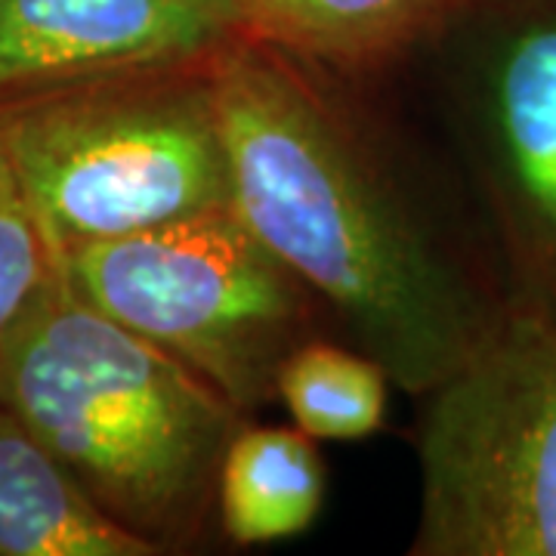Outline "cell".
I'll return each mask as SVG.
<instances>
[{
	"mask_svg": "<svg viewBox=\"0 0 556 556\" xmlns=\"http://www.w3.org/2000/svg\"><path fill=\"white\" fill-rule=\"evenodd\" d=\"M415 556H556V300L514 294L427 393Z\"/></svg>",
	"mask_w": 556,
	"mask_h": 556,
	"instance_id": "277c9868",
	"label": "cell"
},
{
	"mask_svg": "<svg viewBox=\"0 0 556 556\" xmlns=\"http://www.w3.org/2000/svg\"><path fill=\"white\" fill-rule=\"evenodd\" d=\"M60 278V248L43 229L0 134V358Z\"/></svg>",
	"mask_w": 556,
	"mask_h": 556,
	"instance_id": "7c38bea8",
	"label": "cell"
},
{
	"mask_svg": "<svg viewBox=\"0 0 556 556\" xmlns=\"http://www.w3.org/2000/svg\"><path fill=\"white\" fill-rule=\"evenodd\" d=\"M65 281L139 338L211 380L241 415L276 399L306 340L309 291L236 207L62 254Z\"/></svg>",
	"mask_w": 556,
	"mask_h": 556,
	"instance_id": "5b68a950",
	"label": "cell"
},
{
	"mask_svg": "<svg viewBox=\"0 0 556 556\" xmlns=\"http://www.w3.org/2000/svg\"><path fill=\"white\" fill-rule=\"evenodd\" d=\"M387 368L368 353L303 340L278 371L276 396L300 433L316 442H356L383 427Z\"/></svg>",
	"mask_w": 556,
	"mask_h": 556,
	"instance_id": "8fae6325",
	"label": "cell"
},
{
	"mask_svg": "<svg viewBox=\"0 0 556 556\" xmlns=\"http://www.w3.org/2000/svg\"><path fill=\"white\" fill-rule=\"evenodd\" d=\"M313 442L300 430L241 424L217 479L219 522L236 544H276L316 522L325 467Z\"/></svg>",
	"mask_w": 556,
	"mask_h": 556,
	"instance_id": "30bf717a",
	"label": "cell"
},
{
	"mask_svg": "<svg viewBox=\"0 0 556 556\" xmlns=\"http://www.w3.org/2000/svg\"><path fill=\"white\" fill-rule=\"evenodd\" d=\"M482 159L510 251L517 294L556 300V7L510 13L485 40L473 78Z\"/></svg>",
	"mask_w": 556,
	"mask_h": 556,
	"instance_id": "52a82bcc",
	"label": "cell"
},
{
	"mask_svg": "<svg viewBox=\"0 0 556 556\" xmlns=\"http://www.w3.org/2000/svg\"><path fill=\"white\" fill-rule=\"evenodd\" d=\"M479 0H239L244 35L303 62L371 65Z\"/></svg>",
	"mask_w": 556,
	"mask_h": 556,
	"instance_id": "9c48e42d",
	"label": "cell"
},
{
	"mask_svg": "<svg viewBox=\"0 0 556 556\" xmlns=\"http://www.w3.org/2000/svg\"><path fill=\"white\" fill-rule=\"evenodd\" d=\"M0 405L155 554L195 541L244 417L174 353L90 306L65 273L0 358Z\"/></svg>",
	"mask_w": 556,
	"mask_h": 556,
	"instance_id": "7a4b0ae2",
	"label": "cell"
},
{
	"mask_svg": "<svg viewBox=\"0 0 556 556\" xmlns=\"http://www.w3.org/2000/svg\"><path fill=\"white\" fill-rule=\"evenodd\" d=\"M0 556H155L84 495L20 417L0 405Z\"/></svg>",
	"mask_w": 556,
	"mask_h": 556,
	"instance_id": "ba28073f",
	"label": "cell"
},
{
	"mask_svg": "<svg viewBox=\"0 0 556 556\" xmlns=\"http://www.w3.org/2000/svg\"><path fill=\"white\" fill-rule=\"evenodd\" d=\"M241 31L239 0H0V109L199 65Z\"/></svg>",
	"mask_w": 556,
	"mask_h": 556,
	"instance_id": "8992f818",
	"label": "cell"
},
{
	"mask_svg": "<svg viewBox=\"0 0 556 556\" xmlns=\"http://www.w3.org/2000/svg\"><path fill=\"white\" fill-rule=\"evenodd\" d=\"M0 134L60 254L232 207L214 60L3 105Z\"/></svg>",
	"mask_w": 556,
	"mask_h": 556,
	"instance_id": "3957f363",
	"label": "cell"
},
{
	"mask_svg": "<svg viewBox=\"0 0 556 556\" xmlns=\"http://www.w3.org/2000/svg\"><path fill=\"white\" fill-rule=\"evenodd\" d=\"M232 207L402 390L460 368L507 300H489L417 229L294 56L241 31L214 56Z\"/></svg>",
	"mask_w": 556,
	"mask_h": 556,
	"instance_id": "6da1fadb",
	"label": "cell"
}]
</instances>
